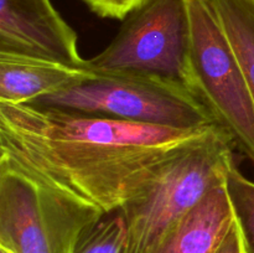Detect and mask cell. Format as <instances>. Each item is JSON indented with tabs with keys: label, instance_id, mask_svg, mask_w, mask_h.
<instances>
[{
	"label": "cell",
	"instance_id": "obj_1",
	"mask_svg": "<svg viewBox=\"0 0 254 253\" xmlns=\"http://www.w3.org/2000/svg\"><path fill=\"white\" fill-rule=\"evenodd\" d=\"M217 128H164L0 103V153L104 213L122 210L171 159Z\"/></svg>",
	"mask_w": 254,
	"mask_h": 253
},
{
	"label": "cell",
	"instance_id": "obj_2",
	"mask_svg": "<svg viewBox=\"0 0 254 253\" xmlns=\"http://www.w3.org/2000/svg\"><path fill=\"white\" fill-rule=\"evenodd\" d=\"M106 213L0 153V248L10 253H73Z\"/></svg>",
	"mask_w": 254,
	"mask_h": 253
},
{
	"label": "cell",
	"instance_id": "obj_3",
	"mask_svg": "<svg viewBox=\"0 0 254 253\" xmlns=\"http://www.w3.org/2000/svg\"><path fill=\"white\" fill-rule=\"evenodd\" d=\"M235 144L222 128L171 159L123 208L130 253H148L213 189L225 185Z\"/></svg>",
	"mask_w": 254,
	"mask_h": 253
},
{
	"label": "cell",
	"instance_id": "obj_4",
	"mask_svg": "<svg viewBox=\"0 0 254 253\" xmlns=\"http://www.w3.org/2000/svg\"><path fill=\"white\" fill-rule=\"evenodd\" d=\"M31 103L164 128L217 126L185 84L130 72H97L96 77L83 83L40 97Z\"/></svg>",
	"mask_w": 254,
	"mask_h": 253
},
{
	"label": "cell",
	"instance_id": "obj_5",
	"mask_svg": "<svg viewBox=\"0 0 254 253\" xmlns=\"http://www.w3.org/2000/svg\"><path fill=\"white\" fill-rule=\"evenodd\" d=\"M189 20L185 86L235 148L254 163V103L211 0H184Z\"/></svg>",
	"mask_w": 254,
	"mask_h": 253
},
{
	"label": "cell",
	"instance_id": "obj_6",
	"mask_svg": "<svg viewBox=\"0 0 254 253\" xmlns=\"http://www.w3.org/2000/svg\"><path fill=\"white\" fill-rule=\"evenodd\" d=\"M189 35L184 0H148L88 64L97 72L149 74L185 84Z\"/></svg>",
	"mask_w": 254,
	"mask_h": 253
},
{
	"label": "cell",
	"instance_id": "obj_7",
	"mask_svg": "<svg viewBox=\"0 0 254 253\" xmlns=\"http://www.w3.org/2000/svg\"><path fill=\"white\" fill-rule=\"evenodd\" d=\"M0 52L83 67L78 36L51 0H0Z\"/></svg>",
	"mask_w": 254,
	"mask_h": 253
},
{
	"label": "cell",
	"instance_id": "obj_8",
	"mask_svg": "<svg viewBox=\"0 0 254 253\" xmlns=\"http://www.w3.org/2000/svg\"><path fill=\"white\" fill-rule=\"evenodd\" d=\"M97 76L89 64L71 66L37 57L0 52V103H31Z\"/></svg>",
	"mask_w": 254,
	"mask_h": 253
},
{
	"label": "cell",
	"instance_id": "obj_9",
	"mask_svg": "<svg viewBox=\"0 0 254 253\" xmlns=\"http://www.w3.org/2000/svg\"><path fill=\"white\" fill-rule=\"evenodd\" d=\"M235 223L226 186L213 189L148 253H215Z\"/></svg>",
	"mask_w": 254,
	"mask_h": 253
},
{
	"label": "cell",
	"instance_id": "obj_10",
	"mask_svg": "<svg viewBox=\"0 0 254 253\" xmlns=\"http://www.w3.org/2000/svg\"><path fill=\"white\" fill-rule=\"evenodd\" d=\"M254 103V0H211Z\"/></svg>",
	"mask_w": 254,
	"mask_h": 253
},
{
	"label": "cell",
	"instance_id": "obj_11",
	"mask_svg": "<svg viewBox=\"0 0 254 253\" xmlns=\"http://www.w3.org/2000/svg\"><path fill=\"white\" fill-rule=\"evenodd\" d=\"M73 253H130L128 227L122 210L106 213L89 227Z\"/></svg>",
	"mask_w": 254,
	"mask_h": 253
},
{
	"label": "cell",
	"instance_id": "obj_12",
	"mask_svg": "<svg viewBox=\"0 0 254 253\" xmlns=\"http://www.w3.org/2000/svg\"><path fill=\"white\" fill-rule=\"evenodd\" d=\"M225 186L246 253H254V183L235 165L228 171Z\"/></svg>",
	"mask_w": 254,
	"mask_h": 253
},
{
	"label": "cell",
	"instance_id": "obj_13",
	"mask_svg": "<svg viewBox=\"0 0 254 253\" xmlns=\"http://www.w3.org/2000/svg\"><path fill=\"white\" fill-rule=\"evenodd\" d=\"M81 1L99 17L123 21L130 12L139 9L148 0H81Z\"/></svg>",
	"mask_w": 254,
	"mask_h": 253
},
{
	"label": "cell",
	"instance_id": "obj_14",
	"mask_svg": "<svg viewBox=\"0 0 254 253\" xmlns=\"http://www.w3.org/2000/svg\"><path fill=\"white\" fill-rule=\"evenodd\" d=\"M215 253H246L242 236L236 220Z\"/></svg>",
	"mask_w": 254,
	"mask_h": 253
},
{
	"label": "cell",
	"instance_id": "obj_15",
	"mask_svg": "<svg viewBox=\"0 0 254 253\" xmlns=\"http://www.w3.org/2000/svg\"><path fill=\"white\" fill-rule=\"evenodd\" d=\"M0 253H10V252H7V251L4 250V248H0Z\"/></svg>",
	"mask_w": 254,
	"mask_h": 253
}]
</instances>
